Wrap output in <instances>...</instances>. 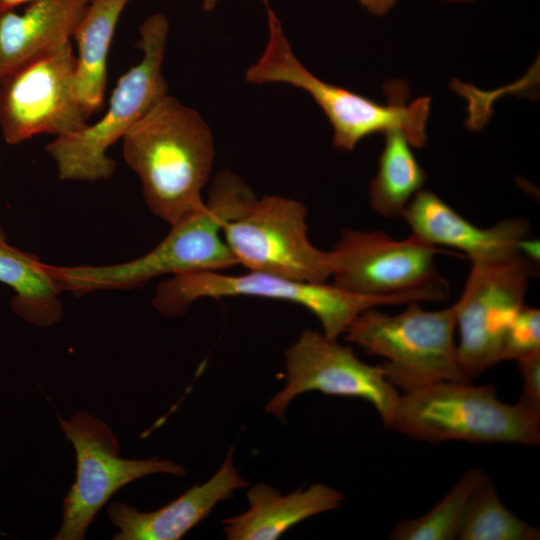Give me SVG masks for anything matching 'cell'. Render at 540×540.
Returning a JSON list of instances; mask_svg holds the SVG:
<instances>
[{"instance_id": "cell-16", "label": "cell", "mask_w": 540, "mask_h": 540, "mask_svg": "<svg viewBox=\"0 0 540 540\" xmlns=\"http://www.w3.org/2000/svg\"><path fill=\"white\" fill-rule=\"evenodd\" d=\"M21 13L0 12V81L26 63L69 41L87 0H32Z\"/></svg>"}, {"instance_id": "cell-27", "label": "cell", "mask_w": 540, "mask_h": 540, "mask_svg": "<svg viewBox=\"0 0 540 540\" xmlns=\"http://www.w3.org/2000/svg\"><path fill=\"white\" fill-rule=\"evenodd\" d=\"M265 5L267 6V0H262ZM217 3V0H203L202 1V7L204 11H211L215 8Z\"/></svg>"}, {"instance_id": "cell-14", "label": "cell", "mask_w": 540, "mask_h": 540, "mask_svg": "<svg viewBox=\"0 0 540 540\" xmlns=\"http://www.w3.org/2000/svg\"><path fill=\"white\" fill-rule=\"evenodd\" d=\"M231 447L215 474L195 484L164 506L140 511L124 502H112L106 514L116 528L114 540H178L205 519L234 491L249 486L233 463Z\"/></svg>"}, {"instance_id": "cell-17", "label": "cell", "mask_w": 540, "mask_h": 540, "mask_svg": "<svg viewBox=\"0 0 540 540\" xmlns=\"http://www.w3.org/2000/svg\"><path fill=\"white\" fill-rule=\"evenodd\" d=\"M249 508L223 520L229 540H275L298 523L337 509L343 494L323 483H314L283 495L273 486L257 483L247 490Z\"/></svg>"}, {"instance_id": "cell-25", "label": "cell", "mask_w": 540, "mask_h": 540, "mask_svg": "<svg viewBox=\"0 0 540 540\" xmlns=\"http://www.w3.org/2000/svg\"><path fill=\"white\" fill-rule=\"evenodd\" d=\"M397 0H359L372 14L385 15Z\"/></svg>"}, {"instance_id": "cell-7", "label": "cell", "mask_w": 540, "mask_h": 540, "mask_svg": "<svg viewBox=\"0 0 540 540\" xmlns=\"http://www.w3.org/2000/svg\"><path fill=\"white\" fill-rule=\"evenodd\" d=\"M234 296L298 304L318 319L322 332L331 339L343 335L350 322L361 312L382 305H401L407 301L405 294L360 295L332 284L300 282L256 271L240 275L201 271L173 275L162 281L155 291L152 305L164 317L176 318L184 315L201 298Z\"/></svg>"}, {"instance_id": "cell-6", "label": "cell", "mask_w": 540, "mask_h": 540, "mask_svg": "<svg viewBox=\"0 0 540 540\" xmlns=\"http://www.w3.org/2000/svg\"><path fill=\"white\" fill-rule=\"evenodd\" d=\"M455 329L453 306L429 311L412 302L394 315L367 309L343 335L367 354L383 357L386 379L405 392L441 381L470 382L459 365Z\"/></svg>"}, {"instance_id": "cell-4", "label": "cell", "mask_w": 540, "mask_h": 540, "mask_svg": "<svg viewBox=\"0 0 540 540\" xmlns=\"http://www.w3.org/2000/svg\"><path fill=\"white\" fill-rule=\"evenodd\" d=\"M390 429L430 443H540V419L502 402L493 384L441 381L402 392Z\"/></svg>"}, {"instance_id": "cell-21", "label": "cell", "mask_w": 540, "mask_h": 540, "mask_svg": "<svg viewBox=\"0 0 540 540\" xmlns=\"http://www.w3.org/2000/svg\"><path fill=\"white\" fill-rule=\"evenodd\" d=\"M480 468L465 472L426 514L396 522L391 540H455L460 532L469 500L486 477Z\"/></svg>"}, {"instance_id": "cell-9", "label": "cell", "mask_w": 540, "mask_h": 540, "mask_svg": "<svg viewBox=\"0 0 540 540\" xmlns=\"http://www.w3.org/2000/svg\"><path fill=\"white\" fill-rule=\"evenodd\" d=\"M306 217L302 202L264 196L225 223L222 235L237 264L248 271L325 283L332 275L331 254L310 242Z\"/></svg>"}, {"instance_id": "cell-3", "label": "cell", "mask_w": 540, "mask_h": 540, "mask_svg": "<svg viewBox=\"0 0 540 540\" xmlns=\"http://www.w3.org/2000/svg\"><path fill=\"white\" fill-rule=\"evenodd\" d=\"M267 15L268 40L262 56L246 72L249 83H284L306 91L331 123L333 144L337 149L351 151L363 138L393 129L403 131L414 148L426 144L429 97L407 104V84L391 80L384 86L387 98L384 105L319 79L297 59L279 19L269 6Z\"/></svg>"}, {"instance_id": "cell-22", "label": "cell", "mask_w": 540, "mask_h": 540, "mask_svg": "<svg viewBox=\"0 0 540 540\" xmlns=\"http://www.w3.org/2000/svg\"><path fill=\"white\" fill-rule=\"evenodd\" d=\"M540 529L520 519L501 501L488 475L472 494L457 540H536Z\"/></svg>"}, {"instance_id": "cell-24", "label": "cell", "mask_w": 540, "mask_h": 540, "mask_svg": "<svg viewBox=\"0 0 540 540\" xmlns=\"http://www.w3.org/2000/svg\"><path fill=\"white\" fill-rule=\"evenodd\" d=\"M515 361L523 380L522 392L517 403L540 419V351Z\"/></svg>"}, {"instance_id": "cell-20", "label": "cell", "mask_w": 540, "mask_h": 540, "mask_svg": "<svg viewBox=\"0 0 540 540\" xmlns=\"http://www.w3.org/2000/svg\"><path fill=\"white\" fill-rule=\"evenodd\" d=\"M378 171L369 184L372 209L387 218L402 216L407 205L426 181V173L414 156L403 131L385 134Z\"/></svg>"}, {"instance_id": "cell-19", "label": "cell", "mask_w": 540, "mask_h": 540, "mask_svg": "<svg viewBox=\"0 0 540 540\" xmlns=\"http://www.w3.org/2000/svg\"><path fill=\"white\" fill-rule=\"evenodd\" d=\"M130 0H91L73 38L78 47L75 86L91 113L104 103L107 60L116 26Z\"/></svg>"}, {"instance_id": "cell-10", "label": "cell", "mask_w": 540, "mask_h": 540, "mask_svg": "<svg viewBox=\"0 0 540 540\" xmlns=\"http://www.w3.org/2000/svg\"><path fill=\"white\" fill-rule=\"evenodd\" d=\"M76 66L69 40L0 81V130L6 143L17 145L40 134L63 137L88 125L91 113L76 92Z\"/></svg>"}, {"instance_id": "cell-8", "label": "cell", "mask_w": 540, "mask_h": 540, "mask_svg": "<svg viewBox=\"0 0 540 540\" xmlns=\"http://www.w3.org/2000/svg\"><path fill=\"white\" fill-rule=\"evenodd\" d=\"M59 426L75 452V480L62 500V521L53 540H83L97 513L127 484L153 474L184 476L183 466L169 459L120 457L110 426L85 411Z\"/></svg>"}, {"instance_id": "cell-13", "label": "cell", "mask_w": 540, "mask_h": 540, "mask_svg": "<svg viewBox=\"0 0 540 540\" xmlns=\"http://www.w3.org/2000/svg\"><path fill=\"white\" fill-rule=\"evenodd\" d=\"M442 252L412 233L395 240L380 230L344 229L330 250L332 285L371 296L421 290L442 283L435 265Z\"/></svg>"}, {"instance_id": "cell-28", "label": "cell", "mask_w": 540, "mask_h": 540, "mask_svg": "<svg viewBox=\"0 0 540 540\" xmlns=\"http://www.w3.org/2000/svg\"><path fill=\"white\" fill-rule=\"evenodd\" d=\"M447 1H451V2H470V1H473V0H447Z\"/></svg>"}, {"instance_id": "cell-18", "label": "cell", "mask_w": 540, "mask_h": 540, "mask_svg": "<svg viewBox=\"0 0 540 540\" xmlns=\"http://www.w3.org/2000/svg\"><path fill=\"white\" fill-rule=\"evenodd\" d=\"M0 282L13 290L12 310L24 321L48 327L61 320L63 289L52 266L9 244L1 225Z\"/></svg>"}, {"instance_id": "cell-26", "label": "cell", "mask_w": 540, "mask_h": 540, "mask_svg": "<svg viewBox=\"0 0 540 540\" xmlns=\"http://www.w3.org/2000/svg\"><path fill=\"white\" fill-rule=\"evenodd\" d=\"M32 0H0V12L12 10L18 7L19 5L26 4ZM91 1V0H87Z\"/></svg>"}, {"instance_id": "cell-15", "label": "cell", "mask_w": 540, "mask_h": 540, "mask_svg": "<svg viewBox=\"0 0 540 540\" xmlns=\"http://www.w3.org/2000/svg\"><path fill=\"white\" fill-rule=\"evenodd\" d=\"M402 217L412 234L436 247L458 249L471 262L520 252L521 242L530 235L529 223L522 218L505 219L489 228L477 227L434 192L423 189L411 199Z\"/></svg>"}, {"instance_id": "cell-23", "label": "cell", "mask_w": 540, "mask_h": 540, "mask_svg": "<svg viewBox=\"0 0 540 540\" xmlns=\"http://www.w3.org/2000/svg\"><path fill=\"white\" fill-rule=\"evenodd\" d=\"M536 351H540V310L524 305L506 331L502 361L516 360Z\"/></svg>"}, {"instance_id": "cell-11", "label": "cell", "mask_w": 540, "mask_h": 540, "mask_svg": "<svg viewBox=\"0 0 540 540\" xmlns=\"http://www.w3.org/2000/svg\"><path fill=\"white\" fill-rule=\"evenodd\" d=\"M531 271L532 262L521 252L472 262L452 305L460 336L458 361L469 381L502 361L505 334L525 305Z\"/></svg>"}, {"instance_id": "cell-12", "label": "cell", "mask_w": 540, "mask_h": 540, "mask_svg": "<svg viewBox=\"0 0 540 540\" xmlns=\"http://www.w3.org/2000/svg\"><path fill=\"white\" fill-rule=\"evenodd\" d=\"M285 386L265 405V411L284 419L298 395L318 391L326 395L356 397L369 402L382 423L390 428L400 392L386 379L379 365L361 361L351 347L323 332L305 329L285 350Z\"/></svg>"}, {"instance_id": "cell-2", "label": "cell", "mask_w": 540, "mask_h": 540, "mask_svg": "<svg viewBox=\"0 0 540 540\" xmlns=\"http://www.w3.org/2000/svg\"><path fill=\"white\" fill-rule=\"evenodd\" d=\"M121 140L153 214L172 225L203 207L215 148L198 112L167 94Z\"/></svg>"}, {"instance_id": "cell-1", "label": "cell", "mask_w": 540, "mask_h": 540, "mask_svg": "<svg viewBox=\"0 0 540 540\" xmlns=\"http://www.w3.org/2000/svg\"><path fill=\"white\" fill-rule=\"evenodd\" d=\"M256 198L238 175L221 171L203 207L172 224L167 236L147 254L120 264L52 266V270L63 291L75 294L135 288L162 275L223 271L238 265L223 238V226Z\"/></svg>"}, {"instance_id": "cell-5", "label": "cell", "mask_w": 540, "mask_h": 540, "mask_svg": "<svg viewBox=\"0 0 540 540\" xmlns=\"http://www.w3.org/2000/svg\"><path fill=\"white\" fill-rule=\"evenodd\" d=\"M168 30L163 14L147 17L137 43L143 56L119 78L106 113L94 124L46 145L61 180L92 182L113 175L115 162L107 150L168 94L162 73Z\"/></svg>"}]
</instances>
